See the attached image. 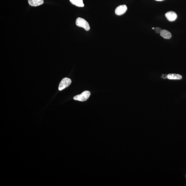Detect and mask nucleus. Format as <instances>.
<instances>
[{"label":"nucleus","instance_id":"obj_5","mask_svg":"<svg viewBox=\"0 0 186 186\" xmlns=\"http://www.w3.org/2000/svg\"><path fill=\"white\" fill-rule=\"evenodd\" d=\"M165 16L167 19L170 21H175L177 17L176 13L173 11L167 12L165 13Z\"/></svg>","mask_w":186,"mask_h":186},{"label":"nucleus","instance_id":"obj_3","mask_svg":"<svg viewBox=\"0 0 186 186\" xmlns=\"http://www.w3.org/2000/svg\"><path fill=\"white\" fill-rule=\"evenodd\" d=\"M72 83V80L68 78H65L62 79L59 84L58 89L59 90L61 91L65 89L70 85Z\"/></svg>","mask_w":186,"mask_h":186},{"label":"nucleus","instance_id":"obj_11","mask_svg":"<svg viewBox=\"0 0 186 186\" xmlns=\"http://www.w3.org/2000/svg\"><path fill=\"white\" fill-rule=\"evenodd\" d=\"M155 1H164V0H155Z\"/></svg>","mask_w":186,"mask_h":186},{"label":"nucleus","instance_id":"obj_1","mask_svg":"<svg viewBox=\"0 0 186 186\" xmlns=\"http://www.w3.org/2000/svg\"><path fill=\"white\" fill-rule=\"evenodd\" d=\"M76 24L78 26L84 28L86 31H89L90 29L89 23L83 18H78L76 20Z\"/></svg>","mask_w":186,"mask_h":186},{"label":"nucleus","instance_id":"obj_7","mask_svg":"<svg viewBox=\"0 0 186 186\" xmlns=\"http://www.w3.org/2000/svg\"><path fill=\"white\" fill-rule=\"evenodd\" d=\"M160 35L166 39H170L172 37L171 33L169 31L165 29L162 30L160 33Z\"/></svg>","mask_w":186,"mask_h":186},{"label":"nucleus","instance_id":"obj_6","mask_svg":"<svg viewBox=\"0 0 186 186\" xmlns=\"http://www.w3.org/2000/svg\"><path fill=\"white\" fill-rule=\"evenodd\" d=\"M29 4L32 6H37L43 4V0H28Z\"/></svg>","mask_w":186,"mask_h":186},{"label":"nucleus","instance_id":"obj_9","mask_svg":"<svg viewBox=\"0 0 186 186\" xmlns=\"http://www.w3.org/2000/svg\"><path fill=\"white\" fill-rule=\"evenodd\" d=\"M167 78L169 79L174 80H180L182 77L180 74H169L167 75Z\"/></svg>","mask_w":186,"mask_h":186},{"label":"nucleus","instance_id":"obj_4","mask_svg":"<svg viewBox=\"0 0 186 186\" xmlns=\"http://www.w3.org/2000/svg\"><path fill=\"white\" fill-rule=\"evenodd\" d=\"M127 10V8L126 5H121L117 7L116 8L115 12L116 15L120 16L124 14Z\"/></svg>","mask_w":186,"mask_h":186},{"label":"nucleus","instance_id":"obj_12","mask_svg":"<svg viewBox=\"0 0 186 186\" xmlns=\"http://www.w3.org/2000/svg\"><path fill=\"white\" fill-rule=\"evenodd\" d=\"M155 27H153V28H152V29H155Z\"/></svg>","mask_w":186,"mask_h":186},{"label":"nucleus","instance_id":"obj_10","mask_svg":"<svg viewBox=\"0 0 186 186\" xmlns=\"http://www.w3.org/2000/svg\"><path fill=\"white\" fill-rule=\"evenodd\" d=\"M154 30H155V32H156V33H160L162 30L159 27L155 28Z\"/></svg>","mask_w":186,"mask_h":186},{"label":"nucleus","instance_id":"obj_8","mask_svg":"<svg viewBox=\"0 0 186 186\" xmlns=\"http://www.w3.org/2000/svg\"><path fill=\"white\" fill-rule=\"evenodd\" d=\"M73 5L79 7H83L84 4L83 0H69Z\"/></svg>","mask_w":186,"mask_h":186},{"label":"nucleus","instance_id":"obj_2","mask_svg":"<svg viewBox=\"0 0 186 186\" xmlns=\"http://www.w3.org/2000/svg\"><path fill=\"white\" fill-rule=\"evenodd\" d=\"M90 95V92L88 91H85L80 94L74 96V100L84 101L87 100Z\"/></svg>","mask_w":186,"mask_h":186}]
</instances>
